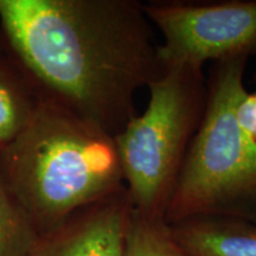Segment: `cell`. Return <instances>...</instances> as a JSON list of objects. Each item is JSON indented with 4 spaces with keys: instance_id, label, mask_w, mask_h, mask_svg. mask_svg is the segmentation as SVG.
<instances>
[{
    "instance_id": "cell-1",
    "label": "cell",
    "mask_w": 256,
    "mask_h": 256,
    "mask_svg": "<svg viewBox=\"0 0 256 256\" xmlns=\"http://www.w3.org/2000/svg\"><path fill=\"white\" fill-rule=\"evenodd\" d=\"M152 26L136 0H0V49L37 101L113 136L164 72Z\"/></svg>"
},
{
    "instance_id": "cell-2",
    "label": "cell",
    "mask_w": 256,
    "mask_h": 256,
    "mask_svg": "<svg viewBox=\"0 0 256 256\" xmlns=\"http://www.w3.org/2000/svg\"><path fill=\"white\" fill-rule=\"evenodd\" d=\"M0 168L40 236L126 188L114 136L40 101L24 130L0 147Z\"/></svg>"
},
{
    "instance_id": "cell-3",
    "label": "cell",
    "mask_w": 256,
    "mask_h": 256,
    "mask_svg": "<svg viewBox=\"0 0 256 256\" xmlns=\"http://www.w3.org/2000/svg\"><path fill=\"white\" fill-rule=\"evenodd\" d=\"M247 57L216 60L203 119L188 147L164 220L232 216L256 220V142L238 124Z\"/></svg>"
},
{
    "instance_id": "cell-4",
    "label": "cell",
    "mask_w": 256,
    "mask_h": 256,
    "mask_svg": "<svg viewBox=\"0 0 256 256\" xmlns=\"http://www.w3.org/2000/svg\"><path fill=\"white\" fill-rule=\"evenodd\" d=\"M145 112L114 136L133 209L164 220L190 144L203 119L206 78L191 66L164 69L150 83Z\"/></svg>"
},
{
    "instance_id": "cell-5",
    "label": "cell",
    "mask_w": 256,
    "mask_h": 256,
    "mask_svg": "<svg viewBox=\"0 0 256 256\" xmlns=\"http://www.w3.org/2000/svg\"><path fill=\"white\" fill-rule=\"evenodd\" d=\"M144 11L162 32V68L202 69L208 60L256 54V0L147 2Z\"/></svg>"
},
{
    "instance_id": "cell-6",
    "label": "cell",
    "mask_w": 256,
    "mask_h": 256,
    "mask_svg": "<svg viewBox=\"0 0 256 256\" xmlns=\"http://www.w3.org/2000/svg\"><path fill=\"white\" fill-rule=\"evenodd\" d=\"M132 210L124 188L42 235L28 256H124Z\"/></svg>"
},
{
    "instance_id": "cell-7",
    "label": "cell",
    "mask_w": 256,
    "mask_h": 256,
    "mask_svg": "<svg viewBox=\"0 0 256 256\" xmlns=\"http://www.w3.org/2000/svg\"><path fill=\"white\" fill-rule=\"evenodd\" d=\"M168 226L174 241L191 256H256V220L214 215Z\"/></svg>"
},
{
    "instance_id": "cell-8",
    "label": "cell",
    "mask_w": 256,
    "mask_h": 256,
    "mask_svg": "<svg viewBox=\"0 0 256 256\" xmlns=\"http://www.w3.org/2000/svg\"><path fill=\"white\" fill-rule=\"evenodd\" d=\"M37 102L23 75L0 49V147L24 130Z\"/></svg>"
},
{
    "instance_id": "cell-9",
    "label": "cell",
    "mask_w": 256,
    "mask_h": 256,
    "mask_svg": "<svg viewBox=\"0 0 256 256\" xmlns=\"http://www.w3.org/2000/svg\"><path fill=\"white\" fill-rule=\"evenodd\" d=\"M40 238L0 168V256H28Z\"/></svg>"
},
{
    "instance_id": "cell-10",
    "label": "cell",
    "mask_w": 256,
    "mask_h": 256,
    "mask_svg": "<svg viewBox=\"0 0 256 256\" xmlns=\"http://www.w3.org/2000/svg\"><path fill=\"white\" fill-rule=\"evenodd\" d=\"M124 256H191L172 238L168 223L132 210L128 222Z\"/></svg>"
},
{
    "instance_id": "cell-11",
    "label": "cell",
    "mask_w": 256,
    "mask_h": 256,
    "mask_svg": "<svg viewBox=\"0 0 256 256\" xmlns=\"http://www.w3.org/2000/svg\"><path fill=\"white\" fill-rule=\"evenodd\" d=\"M236 116L242 130L256 142V92H246L238 106Z\"/></svg>"
},
{
    "instance_id": "cell-12",
    "label": "cell",
    "mask_w": 256,
    "mask_h": 256,
    "mask_svg": "<svg viewBox=\"0 0 256 256\" xmlns=\"http://www.w3.org/2000/svg\"><path fill=\"white\" fill-rule=\"evenodd\" d=\"M254 81H255V83H256V74H255V76H254Z\"/></svg>"
}]
</instances>
